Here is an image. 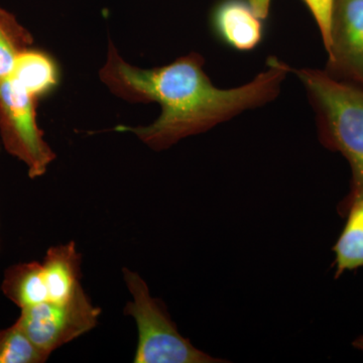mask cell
<instances>
[{
	"instance_id": "1",
	"label": "cell",
	"mask_w": 363,
	"mask_h": 363,
	"mask_svg": "<svg viewBox=\"0 0 363 363\" xmlns=\"http://www.w3.org/2000/svg\"><path fill=\"white\" fill-rule=\"evenodd\" d=\"M252 82L233 88L215 87L204 71L198 52L177 59L169 65L140 69L124 61L109 43L106 62L99 72L112 94L131 102H157L161 114L147 126L118 125L114 130L138 136L154 150H164L188 136L211 130L248 109L269 104L278 96L290 66L276 57Z\"/></svg>"
},
{
	"instance_id": "2",
	"label": "cell",
	"mask_w": 363,
	"mask_h": 363,
	"mask_svg": "<svg viewBox=\"0 0 363 363\" xmlns=\"http://www.w3.org/2000/svg\"><path fill=\"white\" fill-rule=\"evenodd\" d=\"M295 74L316 113L322 145L350 162V193L338 205L339 215L345 217L351 205L363 199V88L316 69H298Z\"/></svg>"
},
{
	"instance_id": "3",
	"label": "cell",
	"mask_w": 363,
	"mask_h": 363,
	"mask_svg": "<svg viewBox=\"0 0 363 363\" xmlns=\"http://www.w3.org/2000/svg\"><path fill=\"white\" fill-rule=\"evenodd\" d=\"M123 279L133 301L126 303L124 315L133 317L138 327V341L135 363H220L196 348L182 336L169 317L166 306L152 297L145 279L130 269H123Z\"/></svg>"
},
{
	"instance_id": "4",
	"label": "cell",
	"mask_w": 363,
	"mask_h": 363,
	"mask_svg": "<svg viewBox=\"0 0 363 363\" xmlns=\"http://www.w3.org/2000/svg\"><path fill=\"white\" fill-rule=\"evenodd\" d=\"M39 100L9 77L0 81V136L4 149L28 168V177L44 176L56 154L38 124Z\"/></svg>"
},
{
	"instance_id": "5",
	"label": "cell",
	"mask_w": 363,
	"mask_h": 363,
	"mask_svg": "<svg viewBox=\"0 0 363 363\" xmlns=\"http://www.w3.org/2000/svg\"><path fill=\"white\" fill-rule=\"evenodd\" d=\"M21 310L16 324L48 355L94 329L101 314L83 288L65 302H45Z\"/></svg>"
},
{
	"instance_id": "6",
	"label": "cell",
	"mask_w": 363,
	"mask_h": 363,
	"mask_svg": "<svg viewBox=\"0 0 363 363\" xmlns=\"http://www.w3.org/2000/svg\"><path fill=\"white\" fill-rule=\"evenodd\" d=\"M326 71L363 88V0H334Z\"/></svg>"
},
{
	"instance_id": "7",
	"label": "cell",
	"mask_w": 363,
	"mask_h": 363,
	"mask_svg": "<svg viewBox=\"0 0 363 363\" xmlns=\"http://www.w3.org/2000/svg\"><path fill=\"white\" fill-rule=\"evenodd\" d=\"M262 18L245 0H223L212 13L217 37L238 51H252L262 42Z\"/></svg>"
},
{
	"instance_id": "8",
	"label": "cell",
	"mask_w": 363,
	"mask_h": 363,
	"mask_svg": "<svg viewBox=\"0 0 363 363\" xmlns=\"http://www.w3.org/2000/svg\"><path fill=\"white\" fill-rule=\"evenodd\" d=\"M42 267L49 302H65L82 288L81 255L74 241L50 247Z\"/></svg>"
},
{
	"instance_id": "9",
	"label": "cell",
	"mask_w": 363,
	"mask_h": 363,
	"mask_svg": "<svg viewBox=\"0 0 363 363\" xmlns=\"http://www.w3.org/2000/svg\"><path fill=\"white\" fill-rule=\"evenodd\" d=\"M9 77L38 100L51 94L60 83V69L49 52L32 47L21 52Z\"/></svg>"
},
{
	"instance_id": "10",
	"label": "cell",
	"mask_w": 363,
	"mask_h": 363,
	"mask_svg": "<svg viewBox=\"0 0 363 363\" xmlns=\"http://www.w3.org/2000/svg\"><path fill=\"white\" fill-rule=\"evenodd\" d=\"M1 291L21 309L49 302L42 262H21L9 267L4 272Z\"/></svg>"
},
{
	"instance_id": "11",
	"label": "cell",
	"mask_w": 363,
	"mask_h": 363,
	"mask_svg": "<svg viewBox=\"0 0 363 363\" xmlns=\"http://www.w3.org/2000/svg\"><path fill=\"white\" fill-rule=\"evenodd\" d=\"M345 217L347 221L333 247L335 279L363 267V199L353 203Z\"/></svg>"
},
{
	"instance_id": "12",
	"label": "cell",
	"mask_w": 363,
	"mask_h": 363,
	"mask_svg": "<svg viewBox=\"0 0 363 363\" xmlns=\"http://www.w3.org/2000/svg\"><path fill=\"white\" fill-rule=\"evenodd\" d=\"M33 45L32 33L13 13L0 6V81L11 75L16 59Z\"/></svg>"
},
{
	"instance_id": "13",
	"label": "cell",
	"mask_w": 363,
	"mask_h": 363,
	"mask_svg": "<svg viewBox=\"0 0 363 363\" xmlns=\"http://www.w3.org/2000/svg\"><path fill=\"white\" fill-rule=\"evenodd\" d=\"M49 357L16 323L0 330V363H44Z\"/></svg>"
},
{
	"instance_id": "14",
	"label": "cell",
	"mask_w": 363,
	"mask_h": 363,
	"mask_svg": "<svg viewBox=\"0 0 363 363\" xmlns=\"http://www.w3.org/2000/svg\"><path fill=\"white\" fill-rule=\"evenodd\" d=\"M303 1L305 2L306 6L311 11L314 20L316 21L327 51L329 45H330L332 11H333L334 0H303Z\"/></svg>"
},
{
	"instance_id": "15",
	"label": "cell",
	"mask_w": 363,
	"mask_h": 363,
	"mask_svg": "<svg viewBox=\"0 0 363 363\" xmlns=\"http://www.w3.org/2000/svg\"><path fill=\"white\" fill-rule=\"evenodd\" d=\"M253 11L262 20H266L269 13L272 0H247Z\"/></svg>"
},
{
	"instance_id": "16",
	"label": "cell",
	"mask_w": 363,
	"mask_h": 363,
	"mask_svg": "<svg viewBox=\"0 0 363 363\" xmlns=\"http://www.w3.org/2000/svg\"><path fill=\"white\" fill-rule=\"evenodd\" d=\"M352 345L357 350L363 351V336H360L357 340L353 341Z\"/></svg>"
}]
</instances>
